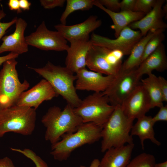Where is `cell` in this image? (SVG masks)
I'll return each mask as SVG.
<instances>
[{
	"label": "cell",
	"instance_id": "cell-27",
	"mask_svg": "<svg viewBox=\"0 0 167 167\" xmlns=\"http://www.w3.org/2000/svg\"><path fill=\"white\" fill-rule=\"evenodd\" d=\"M165 38L164 32H161L156 34L149 40L145 47L141 63L156 50L162 43Z\"/></svg>",
	"mask_w": 167,
	"mask_h": 167
},
{
	"label": "cell",
	"instance_id": "cell-7",
	"mask_svg": "<svg viewBox=\"0 0 167 167\" xmlns=\"http://www.w3.org/2000/svg\"><path fill=\"white\" fill-rule=\"evenodd\" d=\"M115 108L102 92H94L82 100L74 110L83 123L92 122L102 128Z\"/></svg>",
	"mask_w": 167,
	"mask_h": 167
},
{
	"label": "cell",
	"instance_id": "cell-24",
	"mask_svg": "<svg viewBox=\"0 0 167 167\" xmlns=\"http://www.w3.org/2000/svg\"><path fill=\"white\" fill-rule=\"evenodd\" d=\"M148 75L146 78L141 80V84L149 96L152 109L156 107L159 108L163 105L164 101L157 77L152 73Z\"/></svg>",
	"mask_w": 167,
	"mask_h": 167
},
{
	"label": "cell",
	"instance_id": "cell-2",
	"mask_svg": "<svg viewBox=\"0 0 167 167\" xmlns=\"http://www.w3.org/2000/svg\"><path fill=\"white\" fill-rule=\"evenodd\" d=\"M29 68L47 81L67 104L74 108L79 105L82 100L78 95L74 84L76 76L66 67L55 65L48 61L43 67Z\"/></svg>",
	"mask_w": 167,
	"mask_h": 167
},
{
	"label": "cell",
	"instance_id": "cell-14",
	"mask_svg": "<svg viewBox=\"0 0 167 167\" xmlns=\"http://www.w3.org/2000/svg\"><path fill=\"white\" fill-rule=\"evenodd\" d=\"M77 79L75 87L76 90L102 92L111 84L115 76L104 75L99 72L89 71L86 68L76 73Z\"/></svg>",
	"mask_w": 167,
	"mask_h": 167
},
{
	"label": "cell",
	"instance_id": "cell-13",
	"mask_svg": "<svg viewBox=\"0 0 167 167\" xmlns=\"http://www.w3.org/2000/svg\"><path fill=\"white\" fill-rule=\"evenodd\" d=\"M58 96L50 83L44 79L31 89L23 92L15 106L36 109L43 101L50 100Z\"/></svg>",
	"mask_w": 167,
	"mask_h": 167
},
{
	"label": "cell",
	"instance_id": "cell-23",
	"mask_svg": "<svg viewBox=\"0 0 167 167\" xmlns=\"http://www.w3.org/2000/svg\"><path fill=\"white\" fill-rule=\"evenodd\" d=\"M164 30H154L149 31L135 45L132 49L128 58L122 63V71H129L136 69L141 63V58L145 47L149 40L156 34Z\"/></svg>",
	"mask_w": 167,
	"mask_h": 167
},
{
	"label": "cell",
	"instance_id": "cell-8",
	"mask_svg": "<svg viewBox=\"0 0 167 167\" xmlns=\"http://www.w3.org/2000/svg\"><path fill=\"white\" fill-rule=\"evenodd\" d=\"M124 56L120 50L92 44L87 54L86 66L91 71L116 76L121 71Z\"/></svg>",
	"mask_w": 167,
	"mask_h": 167
},
{
	"label": "cell",
	"instance_id": "cell-15",
	"mask_svg": "<svg viewBox=\"0 0 167 167\" xmlns=\"http://www.w3.org/2000/svg\"><path fill=\"white\" fill-rule=\"evenodd\" d=\"M102 24L96 15H91L84 21L77 24L67 25L59 24L54 27L67 41L89 38V34Z\"/></svg>",
	"mask_w": 167,
	"mask_h": 167
},
{
	"label": "cell",
	"instance_id": "cell-29",
	"mask_svg": "<svg viewBox=\"0 0 167 167\" xmlns=\"http://www.w3.org/2000/svg\"><path fill=\"white\" fill-rule=\"evenodd\" d=\"M157 0H136L133 11L142 12L145 15L150 11Z\"/></svg>",
	"mask_w": 167,
	"mask_h": 167
},
{
	"label": "cell",
	"instance_id": "cell-10",
	"mask_svg": "<svg viewBox=\"0 0 167 167\" xmlns=\"http://www.w3.org/2000/svg\"><path fill=\"white\" fill-rule=\"evenodd\" d=\"M25 38L28 45L42 50L66 51L69 47L67 41L58 31L49 30L44 21L42 22L35 32Z\"/></svg>",
	"mask_w": 167,
	"mask_h": 167
},
{
	"label": "cell",
	"instance_id": "cell-26",
	"mask_svg": "<svg viewBox=\"0 0 167 167\" xmlns=\"http://www.w3.org/2000/svg\"><path fill=\"white\" fill-rule=\"evenodd\" d=\"M156 163L153 155L143 152L130 161L126 167H154Z\"/></svg>",
	"mask_w": 167,
	"mask_h": 167
},
{
	"label": "cell",
	"instance_id": "cell-6",
	"mask_svg": "<svg viewBox=\"0 0 167 167\" xmlns=\"http://www.w3.org/2000/svg\"><path fill=\"white\" fill-rule=\"evenodd\" d=\"M15 59L3 63L0 71V110L15 106L21 93L30 86L26 80H19L16 67Z\"/></svg>",
	"mask_w": 167,
	"mask_h": 167
},
{
	"label": "cell",
	"instance_id": "cell-12",
	"mask_svg": "<svg viewBox=\"0 0 167 167\" xmlns=\"http://www.w3.org/2000/svg\"><path fill=\"white\" fill-rule=\"evenodd\" d=\"M120 106L124 114L134 120L146 115L152 109L149 96L141 84L135 88Z\"/></svg>",
	"mask_w": 167,
	"mask_h": 167
},
{
	"label": "cell",
	"instance_id": "cell-3",
	"mask_svg": "<svg viewBox=\"0 0 167 167\" xmlns=\"http://www.w3.org/2000/svg\"><path fill=\"white\" fill-rule=\"evenodd\" d=\"M133 121L124 114L120 105L116 106L102 128L101 152L134 143L130 134Z\"/></svg>",
	"mask_w": 167,
	"mask_h": 167
},
{
	"label": "cell",
	"instance_id": "cell-9",
	"mask_svg": "<svg viewBox=\"0 0 167 167\" xmlns=\"http://www.w3.org/2000/svg\"><path fill=\"white\" fill-rule=\"evenodd\" d=\"M140 78L136 69L129 71H121L115 76L110 86L102 92L107 97L111 105L115 107L121 105L139 84Z\"/></svg>",
	"mask_w": 167,
	"mask_h": 167
},
{
	"label": "cell",
	"instance_id": "cell-28",
	"mask_svg": "<svg viewBox=\"0 0 167 167\" xmlns=\"http://www.w3.org/2000/svg\"><path fill=\"white\" fill-rule=\"evenodd\" d=\"M12 151L20 153L31 160L36 167H48L47 164L41 157L38 156L32 150L27 148L21 149L12 148Z\"/></svg>",
	"mask_w": 167,
	"mask_h": 167
},
{
	"label": "cell",
	"instance_id": "cell-25",
	"mask_svg": "<svg viewBox=\"0 0 167 167\" xmlns=\"http://www.w3.org/2000/svg\"><path fill=\"white\" fill-rule=\"evenodd\" d=\"M95 0H67L65 10L60 18L61 24L66 25L68 16L74 12L78 10L88 11L94 6Z\"/></svg>",
	"mask_w": 167,
	"mask_h": 167
},
{
	"label": "cell",
	"instance_id": "cell-38",
	"mask_svg": "<svg viewBox=\"0 0 167 167\" xmlns=\"http://www.w3.org/2000/svg\"><path fill=\"white\" fill-rule=\"evenodd\" d=\"M19 55L15 53L11 52L8 54L0 57V66L6 61L13 59H15L18 57Z\"/></svg>",
	"mask_w": 167,
	"mask_h": 167
},
{
	"label": "cell",
	"instance_id": "cell-30",
	"mask_svg": "<svg viewBox=\"0 0 167 167\" xmlns=\"http://www.w3.org/2000/svg\"><path fill=\"white\" fill-rule=\"evenodd\" d=\"M6 15L3 10H0V40L5 34L6 30L14 24H15L18 19L16 17L11 21L6 23L1 22V20Z\"/></svg>",
	"mask_w": 167,
	"mask_h": 167
},
{
	"label": "cell",
	"instance_id": "cell-42",
	"mask_svg": "<svg viewBox=\"0 0 167 167\" xmlns=\"http://www.w3.org/2000/svg\"><path fill=\"white\" fill-rule=\"evenodd\" d=\"M162 9L163 12L165 15V16H167V3L165 5H163L162 7Z\"/></svg>",
	"mask_w": 167,
	"mask_h": 167
},
{
	"label": "cell",
	"instance_id": "cell-39",
	"mask_svg": "<svg viewBox=\"0 0 167 167\" xmlns=\"http://www.w3.org/2000/svg\"><path fill=\"white\" fill-rule=\"evenodd\" d=\"M20 9L24 11L28 10L30 9L31 3L27 0H19Z\"/></svg>",
	"mask_w": 167,
	"mask_h": 167
},
{
	"label": "cell",
	"instance_id": "cell-31",
	"mask_svg": "<svg viewBox=\"0 0 167 167\" xmlns=\"http://www.w3.org/2000/svg\"><path fill=\"white\" fill-rule=\"evenodd\" d=\"M101 5L108 10L117 12L120 10V1L119 0H97Z\"/></svg>",
	"mask_w": 167,
	"mask_h": 167
},
{
	"label": "cell",
	"instance_id": "cell-19",
	"mask_svg": "<svg viewBox=\"0 0 167 167\" xmlns=\"http://www.w3.org/2000/svg\"><path fill=\"white\" fill-rule=\"evenodd\" d=\"M134 143L107 150L100 162L99 167H126L131 161Z\"/></svg>",
	"mask_w": 167,
	"mask_h": 167
},
{
	"label": "cell",
	"instance_id": "cell-11",
	"mask_svg": "<svg viewBox=\"0 0 167 167\" xmlns=\"http://www.w3.org/2000/svg\"><path fill=\"white\" fill-rule=\"evenodd\" d=\"M143 37L139 30H135L128 26L125 28L115 39L93 33L90 40L93 44L120 50L125 55L130 54L133 47Z\"/></svg>",
	"mask_w": 167,
	"mask_h": 167
},
{
	"label": "cell",
	"instance_id": "cell-17",
	"mask_svg": "<svg viewBox=\"0 0 167 167\" xmlns=\"http://www.w3.org/2000/svg\"><path fill=\"white\" fill-rule=\"evenodd\" d=\"M165 2V0H157L150 11L140 19L131 23L128 26L133 30L139 29L142 36H145L151 30H165L167 24L163 19L165 15L162 9Z\"/></svg>",
	"mask_w": 167,
	"mask_h": 167
},
{
	"label": "cell",
	"instance_id": "cell-22",
	"mask_svg": "<svg viewBox=\"0 0 167 167\" xmlns=\"http://www.w3.org/2000/svg\"><path fill=\"white\" fill-rule=\"evenodd\" d=\"M151 116L144 115L138 119L131 130L130 134L137 135L139 138L142 148L144 149V141L149 139L153 143L158 146L161 143L155 137L153 126L155 124Z\"/></svg>",
	"mask_w": 167,
	"mask_h": 167
},
{
	"label": "cell",
	"instance_id": "cell-1",
	"mask_svg": "<svg viewBox=\"0 0 167 167\" xmlns=\"http://www.w3.org/2000/svg\"><path fill=\"white\" fill-rule=\"evenodd\" d=\"M41 122L46 128L45 139L51 145L59 141L63 135L75 132L83 123L75 113L74 108L68 104L63 110L56 106L50 107Z\"/></svg>",
	"mask_w": 167,
	"mask_h": 167
},
{
	"label": "cell",
	"instance_id": "cell-16",
	"mask_svg": "<svg viewBox=\"0 0 167 167\" xmlns=\"http://www.w3.org/2000/svg\"><path fill=\"white\" fill-rule=\"evenodd\" d=\"M66 50V67L74 73L86 68L88 53L92 45L89 38L73 40Z\"/></svg>",
	"mask_w": 167,
	"mask_h": 167
},
{
	"label": "cell",
	"instance_id": "cell-43",
	"mask_svg": "<svg viewBox=\"0 0 167 167\" xmlns=\"http://www.w3.org/2000/svg\"><path fill=\"white\" fill-rule=\"evenodd\" d=\"M80 167H86V166H83V165H81L80 166Z\"/></svg>",
	"mask_w": 167,
	"mask_h": 167
},
{
	"label": "cell",
	"instance_id": "cell-35",
	"mask_svg": "<svg viewBox=\"0 0 167 167\" xmlns=\"http://www.w3.org/2000/svg\"><path fill=\"white\" fill-rule=\"evenodd\" d=\"M159 87L162 93L163 101H167V81L163 77L159 76L157 77Z\"/></svg>",
	"mask_w": 167,
	"mask_h": 167
},
{
	"label": "cell",
	"instance_id": "cell-40",
	"mask_svg": "<svg viewBox=\"0 0 167 167\" xmlns=\"http://www.w3.org/2000/svg\"><path fill=\"white\" fill-rule=\"evenodd\" d=\"M100 161L97 159H94L89 167H99Z\"/></svg>",
	"mask_w": 167,
	"mask_h": 167
},
{
	"label": "cell",
	"instance_id": "cell-21",
	"mask_svg": "<svg viewBox=\"0 0 167 167\" xmlns=\"http://www.w3.org/2000/svg\"><path fill=\"white\" fill-rule=\"evenodd\" d=\"M167 69V58L165 47L162 43L156 50L139 65L136 71L140 77L152 73L153 70L162 72Z\"/></svg>",
	"mask_w": 167,
	"mask_h": 167
},
{
	"label": "cell",
	"instance_id": "cell-34",
	"mask_svg": "<svg viewBox=\"0 0 167 167\" xmlns=\"http://www.w3.org/2000/svg\"><path fill=\"white\" fill-rule=\"evenodd\" d=\"M136 0H122L120 2V11H133Z\"/></svg>",
	"mask_w": 167,
	"mask_h": 167
},
{
	"label": "cell",
	"instance_id": "cell-4",
	"mask_svg": "<svg viewBox=\"0 0 167 167\" xmlns=\"http://www.w3.org/2000/svg\"><path fill=\"white\" fill-rule=\"evenodd\" d=\"M102 128L92 122L83 123L75 132L63 135L61 140L51 145L50 154L59 161L66 160L77 148L101 138Z\"/></svg>",
	"mask_w": 167,
	"mask_h": 167
},
{
	"label": "cell",
	"instance_id": "cell-36",
	"mask_svg": "<svg viewBox=\"0 0 167 167\" xmlns=\"http://www.w3.org/2000/svg\"><path fill=\"white\" fill-rule=\"evenodd\" d=\"M8 5L11 11H15L18 13H20L22 10L20 9L19 0H9Z\"/></svg>",
	"mask_w": 167,
	"mask_h": 167
},
{
	"label": "cell",
	"instance_id": "cell-5",
	"mask_svg": "<svg viewBox=\"0 0 167 167\" xmlns=\"http://www.w3.org/2000/svg\"><path fill=\"white\" fill-rule=\"evenodd\" d=\"M36 118V109L32 108L15 105L0 110V138L9 132L31 135Z\"/></svg>",
	"mask_w": 167,
	"mask_h": 167
},
{
	"label": "cell",
	"instance_id": "cell-32",
	"mask_svg": "<svg viewBox=\"0 0 167 167\" xmlns=\"http://www.w3.org/2000/svg\"><path fill=\"white\" fill-rule=\"evenodd\" d=\"M65 0H41V4L45 9H52L57 7H62L65 2Z\"/></svg>",
	"mask_w": 167,
	"mask_h": 167
},
{
	"label": "cell",
	"instance_id": "cell-41",
	"mask_svg": "<svg viewBox=\"0 0 167 167\" xmlns=\"http://www.w3.org/2000/svg\"><path fill=\"white\" fill-rule=\"evenodd\" d=\"M154 167H167V161H165L160 163H156Z\"/></svg>",
	"mask_w": 167,
	"mask_h": 167
},
{
	"label": "cell",
	"instance_id": "cell-18",
	"mask_svg": "<svg viewBox=\"0 0 167 167\" xmlns=\"http://www.w3.org/2000/svg\"><path fill=\"white\" fill-rule=\"evenodd\" d=\"M15 24L14 32L2 37L3 42L0 45V54L11 52L19 55L28 51V45L24 36L27 23L25 20L19 18L17 19Z\"/></svg>",
	"mask_w": 167,
	"mask_h": 167
},
{
	"label": "cell",
	"instance_id": "cell-20",
	"mask_svg": "<svg viewBox=\"0 0 167 167\" xmlns=\"http://www.w3.org/2000/svg\"><path fill=\"white\" fill-rule=\"evenodd\" d=\"M94 4L106 13L112 19L113 24L110 27L114 31L115 38L119 36L125 28L131 23L140 19L145 15L142 12L133 11H112L101 5L97 0H94Z\"/></svg>",
	"mask_w": 167,
	"mask_h": 167
},
{
	"label": "cell",
	"instance_id": "cell-37",
	"mask_svg": "<svg viewBox=\"0 0 167 167\" xmlns=\"http://www.w3.org/2000/svg\"><path fill=\"white\" fill-rule=\"evenodd\" d=\"M0 167H15L11 160L8 157L0 159Z\"/></svg>",
	"mask_w": 167,
	"mask_h": 167
},
{
	"label": "cell",
	"instance_id": "cell-33",
	"mask_svg": "<svg viewBox=\"0 0 167 167\" xmlns=\"http://www.w3.org/2000/svg\"><path fill=\"white\" fill-rule=\"evenodd\" d=\"M160 109L157 113L153 118L152 120L155 123L160 121H167V106L163 105L159 107Z\"/></svg>",
	"mask_w": 167,
	"mask_h": 167
}]
</instances>
